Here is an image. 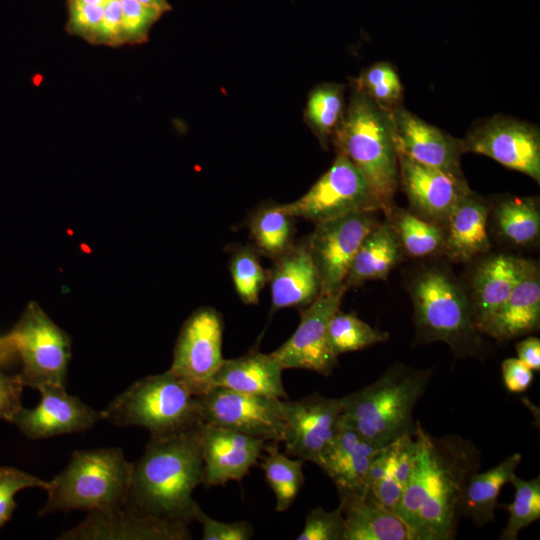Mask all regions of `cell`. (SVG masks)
Returning <instances> with one entry per match:
<instances>
[{"label":"cell","mask_w":540,"mask_h":540,"mask_svg":"<svg viewBox=\"0 0 540 540\" xmlns=\"http://www.w3.org/2000/svg\"><path fill=\"white\" fill-rule=\"evenodd\" d=\"M294 219L283 204L258 208L248 221L255 250L273 260L286 252L294 244Z\"/></svg>","instance_id":"cell-34"},{"label":"cell","mask_w":540,"mask_h":540,"mask_svg":"<svg viewBox=\"0 0 540 540\" xmlns=\"http://www.w3.org/2000/svg\"><path fill=\"white\" fill-rule=\"evenodd\" d=\"M328 337L333 352L339 356L385 342L389 334L373 328L354 313L339 309L330 319Z\"/></svg>","instance_id":"cell-37"},{"label":"cell","mask_w":540,"mask_h":540,"mask_svg":"<svg viewBox=\"0 0 540 540\" xmlns=\"http://www.w3.org/2000/svg\"><path fill=\"white\" fill-rule=\"evenodd\" d=\"M281 408L287 453L316 464L336 435L343 408L341 398L315 393L294 401L282 399Z\"/></svg>","instance_id":"cell-15"},{"label":"cell","mask_w":540,"mask_h":540,"mask_svg":"<svg viewBox=\"0 0 540 540\" xmlns=\"http://www.w3.org/2000/svg\"><path fill=\"white\" fill-rule=\"evenodd\" d=\"M517 358L530 369L540 370V339L529 336L516 344Z\"/></svg>","instance_id":"cell-48"},{"label":"cell","mask_w":540,"mask_h":540,"mask_svg":"<svg viewBox=\"0 0 540 540\" xmlns=\"http://www.w3.org/2000/svg\"><path fill=\"white\" fill-rule=\"evenodd\" d=\"M23 384L16 375H7L0 369V420L11 423L22 407L21 395Z\"/></svg>","instance_id":"cell-45"},{"label":"cell","mask_w":540,"mask_h":540,"mask_svg":"<svg viewBox=\"0 0 540 540\" xmlns=\"http://www.w3.org/2000/svg\"><path fill=\"white\" fill-rule=\"evenodd\" d=\"M202 422L264 441L283 442L281 400L213 386L197 395Z\"/></svg>","instance_id":"cell-11"},{"label":"cell","mask_w":540,"mask_h":540,"mask_svg":"<svg viewBox=\"0 0 540 540\" xmlns=\"http://www.w3.org/2000/svg\"><path fill=\"white\" fill-rule=\"evenodd\" d=\"M431 370L396 363L372 384L341 397L340 423L379 447L414 430V408L424 394Z\"/></svg>","instance_id":"cell-4"},{"label":"cell","mask_w":540,"mask_h":540,"mask_svg":"<svg viewBox=\"0 0 540 540\" xmlns=\"http://www.w3.org/2000/svg\"><path fill=\"white\" fill-rule=\"evenodd\" d=\"M408 292L418 342H444L456 357L479 353L481 333L467 289L447 267L435 264L420 269L410 279Z\"/></svg>","instance_id":"cell-3"},{"label":"cell","mask_w":540,"mask_h":540,"mask_svg":"<svg viewBox=\"0 0 540 540\" xmlns=\"http://www.w3.org/2000/svg\"><path fill=\"white\" fill-rule=\"evenodd\" d=\"M521 459L520 453H513L493 468L474 473L465 488L462 516L478 526L493 521L500 491L510 482Z\"/></svg>","instance_id":"cell-30"},{"label":"cell","mask_w":540,"mask_h":540,"mask_svg":"<svg viewBox=\"0 0 540 540\" xmlns=\"http://www.w3.org/2000/svg\"><path fill=\"white\" fill-rule=\"evenodd\" d=\"M206 487L240 481L262 456L266 441L201 422L197 426Z\"/></svg>","instance_id":"cell-19"},{"label":"cell","mask_w":540,"mask_h":540,"mask_svg":"<svg viewBox=\"0 0 540 540\" xmlns=\"http://www.w3.org/2000/svg\"><path fill=\"white\" fill-rule=\"evenodd\" d=\"M49 481L11 466H0V528L12 517L17 506L15 495L26 488L46 490Z\"/></svg>","instance_id":"cell-40"},{"label":"cell","mask_w":540,"mask_h":540,"mask_svg":"<svg viewBox=\"0 0 540 540\" xmlns=\"http://www.w3.org/2000/svg\"><path fill=\"white\" fill-rule=\"evenodd\" d=\"M346 289L335 293H320L300 312V322L280 347L271 352L284 369H304L328 376L337 366L338 356L333 352L328 325L340 309Z\"/></svg>","instance_id":"cell-14"},{"label":"cell","mask_w":540,"mask_h":540,"mask_svg":"<svg viewBox=\"0 0 540 540\" xmlns=\"http://www.w3.org/2000/svg\"><path fill=\"white\" fill-rule=\"evenodd\" d=\"M283 369L271 353L252 349L232 359H224L214 375L211 387L218 386L234 391L287 399L282 382Z\"/></svg>","instance_id":"cell-28"},{"label":"cell","mask_w":540,"mask_h":540,"mask_svg":"<svg viewBox=\"0 0 540 540\" xmlns=\"http://www.w3.org/2000/svg\"><path fill=\"white\" fill-rule=\"evenodd\" d=\"M223 321L213 307H200L183 323L174 350L170 370L195 394L211 387L220 368Z\"/></svg>","instance_id":"cell-13"},{"label":"cell","mask_w":540,"mask_h":540,"mask_svg":"<svg viewBox=\"0 0 540 540\" xmlns=\"http://www.w3.org/2000/svg\"><path fill=\"white\" fill-rule=\"evenodd\" d=\"M385 212L404 254L425 258L443 252L445 229L442 225L394 205Z\"/></svg>","instance_id":"cell-32"},{"label":"cell","mask_w":540,"mask_h":540,"mask_svg":"<svg viewBox=\"0 0 540 540\" xmlns=\"http://www.w3.org/2000/svg\"><path fill=\"white\" fill-rule=\"evenodd\" d=\"M272 309L306 307L321 293L318 271L306 241L293 244L274 259L268 272Z\"/></svg>","instance_id":"cell-23"},{"label":"cell","mask_w":540,"mask_h":540,"mask_svg":"<svg viewBox=\"0 0 540 540\" xmlns=\"http://www.w3.org/2000/svg\"><path fill=\"white\" fill-rule=\"evenodd\" d=\"M345 110L344 85L324 82L310 91L304 110V121L323 149L329 148L334 133L344 118Z\"/></svg>","instance_id":"cell-33"},{"label":"cell","mask_w":540,"mask_h":540,"mask_svg":"<svg viewBox=\"0 0 540 540\" xmlns=\"http://www.w3.org/2000/svg\"><path fill=\"white\" fill-rule=\"evenodd\" d=\"M133 463L119 447L75 450L60 473L49 480L44 517L72 510H111L128 500Z\"/></svg>","instance_id":"cell-6"},{"label":"cell","mask_w":540,"mask_h":540,"mask_svg":"<svg viewBox=\"0 0 540 540\" xmlns=\"http://www.w3.org/2000/svg\"><path fill=\"white\" fill-rule=\"evenodd\" d=\"M399 180L413 211L444 227L463 194L471 191L445 173L397 152Z\"/></svg>","instance_id":"cell-20"},{"label":"cell","mask_w":540,"mask_h":540,"mask_svg":"<svg viewBox=\"0 0 540 540\" xmlns=\"http://www.w3.org/2000/svg\"><path fill=\"white\" fill-rule=\"evenodd\" d=\"M526 260L503 253L485 258L474 268L467 292L475 324L481 334L509 297L521 277Z\"/></svg>","instance_id":"cell-21"},{"label":"cell","mask_w":540,"mask_h":540,"mask_svg":"<svg viewBox=\"0 0 540 540\" xmlns=\"http://www.w3.org/2000/svg\"><path fill=\"white\" fill-rule=\"evenodd\" d=\"M264 451L261 468L274 492L276 511L284 512L292 505L303 485V460L281 453L276 442L266 444Z\"/></svg>","instance_id":"cell-35"},{"label":"cell","mask_w":540,"mask_h":540,"mask_svg":"<svg viewBox=\"0 0 540 540\" xmlns=\"http://www.w3.org/2000/svg\"><path fill=\"white\" fill-rule=\"evenodd\" d=\"M489 204L472 190L462 195L448 217L443 253L456 262H468L491 247Z\"/></svg>","instance_id":"cell-25"},{"label":"cell","mask_w":540,"mask_h":540,"mask_svg":"<svg viewBox=\"0 0 540 540\" xmlns=\"http://www.w3.org/2000/svg\"><path fill=\"white\" fill-rule=\"evenodd\" d=\"M515 488L514 500L505 505L509 518L501 539L515 540L519 532L540 518V478L531 480L519 478L516 474L510 479Z\"/></svg>","instance_id":"cell-38"},{"label":"cell","mask_w":540,"mask_h":540,"mask_svg":"<svg viewBox=\"0 0 540 540\" xmlns=\"http://www.w3.org/2000/svg\"><path fill=\"white\" fill-rule=\"evenodd\" d=\"M377 211H358L316 223L306 240L321 282V293L346 289V277L367 234L379 223Z\"/></svg>","instance_id":"cell-12"},{"label":"cell","mask_w":540,"mask_h":540,"mask_svg":"<svg viewBox=\"0 0 540 540\" xmlns=\"http://www.w3.org/2000/svg\"><path fill=\"white\" fill-rule=\"evenodd\" d=\"M403 254L390 222H379L361 243L346 277L345 288L369 280L385 279L399 264Z\"/></svg>","instance_id":"cell-29"},{"label":"cell","mask_w":540,"mask_h":540,"mask_svg":"<svg viewBox=\"0 0 540 540\" xmlns=\"http://www.w3.org/2000/svg\"><path fill=\"white\" fill-rule=\"evenodd\" d=\"M141 4L154 8L162 13L171 10L170 4L167 0H136Z\"/></svg>","instance_id":"cell-49"},{"label":"cell","mask_w":540,"mask_h":540,"mask_svg":"<svg viewBox=\"0 0 540 540\" xmlns=\"http://www.w3.org/2000/svg\"><path fill=\"white\" fill-rule=\"evenodd\" d=\"M492 222L498 236L515 247L536 244L540 234L539 201L535 197L510 196L493 206Z\"/></svg>","instance_id":"cell-31"},{"label":"cell","mask_w":540,"mask_h":540,"mask_svg":"<svg viewBox=\"0 0 540 540\" xmlns=\"http://www.w3.org/2000/svg\"><path fill=\"white\" fill-rule=\"evenodd\" d=\"M539 326L540 272L537 263L527 259L521 277L484 334L508 341L536 332Z\"/></svg>","instance_id":"cell-24"},{"label":"cell","mask_w":540,"mask_h":540,"mask_svg":"<svg viewBox=\"0 0 540 540\" xmlns=\"http://www.w3.org/2000/svg\"><path fill=\"white\" fill-rule=\"evenodd\" d=\"M122 8V29L124 40L141 42L146 39L149 29L163 14L136 0H120Z\"/></svg>","instance_id":"cell-42"},{"label":"cell","mask_w":540,"mask_h":540,"mask_svg":"<svg viewBox=\"0 0 540 540\" xmlns=\"http://www.w3.org/2000/svg\"><path fill=\"white\" fill-rule=\"evenodd\" d=\"M351 87L364 93L389 113L403 105V85L390 62L379 61L363 69L358 77L351 79Z\"/></svg>","instance_id":"cell-36"},{"label":"cell","mask_w":540,"mask_h":540,"mask_svg":"<svg viewBox=\"0 0 540 540\" xmlns=\"http://www.w3.org/2000/svg\"><path fill=\"white\" fill-rule=\"evenodd\" d=\"M195 521L202 525L204 540H248L253 528L247 521L221 522L205 514L200 506L195 512Z\"/></svg>","instance_id":"cell-43"},{"label":"cell","mask_w":540,"mask_h":540,"mask_svg":"<svg viewBox=\"0 0 540 540\" xmlns=\"http://www.w3.org/2000/svg\"><path fill=\"white\" fill-rule=\"evenodd\" d=\"M235 291L247 305L257 304L259 293L268 282V272L262 267L254 247L240 246L232 253L229 263Z\"/></svg>","instance_id":"cell-39"},{"label":"cell","mask_w":540,"mask_h":540,"mask_svg":"<svg viewBox=\"0 0 540 540\" xmlns=\"http://www.w3.org/2000/svg\"><path fill=\"white\" fill-rule=\"evenodd\" d=\"M96 38L106 43H120L124 41L120 0H109L106 3Z\"/></svg>","instance_id":"cell-46"},{"label":"cell","mask_w":540,"mask_h":540,"mask_svg":"<svg viewBox=\"0 0 540 540\" xmlns=\"http://www.w3.org/2000/svg\"><path fill=\"white\" fill-rule=\"evenodd\" d=\"M416 426L383 446L371 462L366 490L395 512L408 482L417 450Z\"/></svg>","instance_id":"cell-26"},{"label":"cell","mask_w":540,"mask_h":540,"mask_svg":"<svg viewBox=\"0 0 540 540\" xmlns=\"http://www.w3.org/2000/svg\"><path fill=\"white\" fill-rule=\"evenodd\" d=\"M105 6L84 3L82 0H69V26L77 34L96 37Z\"/></svg>","instance_id":"cell-44"},{"label":"cell","mask_w":540,"mask_h":540,"mask_svg":"<svg viewBox=\"0 0 540 540\" xmlns=\"http://www.w3.org/2000/svg\"><path fill=\"white\" fill-rule=\"evenodd\" d=\"M501 370L505 387L512 393L526 391L533 380V370L518 358L505 359Z\"/></svg>","instance_id":"cell-47"},{"label":"cell","mask_w":540,"mask_h":540,"mask_svg":"<svg viewBox=\"0 0 540 540\" xmlns=\"http://www.w3.org/2000/svg\"><path fill=\"white\" fill-rule=\"evenodd\" d=\"M331 144L365 176L386 211L398 187V157L390 113L351 87L344 118Z\"/></svg>","instance_id":"cell-5"},{"label":"cell","mask_w":540,"mask_h":540,"mask_svg":"<svg viewBox=\"0 0 540 540\" xmlns=\"http://www.w3.org/2000/svg\"><path fill=\"white\" fill-rule=\"evenodd\" d=\"M14 358L21 362L17 376L24 387L65 386L70 337L36 302H30L14 327L0 335V366Z\"/></svg>","instance_id":"cell-8"},{"label":"cell","mask_w":540,"mask_h":540,"mask_svg":"<svg viewBox=\"0 0 540 540\" xmlns=\"http://www.w3.org/2000/svg\"><path fill=\"white\" fill-rule=\"evenodd\" d=\"M283 206L293 217L315 224L353 212L382 210L365 176L340 153L304 195Z\"/></svg>","instance_id":"cell-9"},{"label":"cell","mask_w":540,"mask_h":540,"mask_svg":"<svg viewBox=\"0 0 540 540\" xmlns=\"http://www.w3.org/2000/svg\"><path fill=\"white\" fill-rule=\"evenodd\" d=\"M37 390L41 395L39 404L30 409L22 406L11 421L28 439L82 432L104 420L102 411L68 394L65 386L45 384Z\"/></svg>","instance_id":"cell-17"},{"label":"cell","mask_w":540,"mask_h":540,"mask_svg":"<svg viewBox=\"0 0 540 540\" xmlns=\"http://www.w3.org/2000/svg\"><path fill=\"white\" fill-rule=\"evenodd\" d=\"M344 517L341 507L326 511L322 507L310 510L297 540H343Z\"/></svg>","instance_id":"cell-41"},{"label":"cell","mask_w":540,"mask_h":540,"mask_svg":"<svg viewBox=\"0 0 540 540\" xmlns=\"http://www.w3.org/2000/svg\"><path fill=\"white\" fill-rule=\"evenodd\" d=\"M191 538L189 525L145 515L126 504L111 510L89 511L78 525L56 537L59 540H187Z\"/></svg>","instance_id":"cell-18"},{"label":"cell","mask_w":540,"mask_h":540,"mask_svg":"<svg viewBox=\"0 0 540 540\" xmlns=\"http://www.w3.org/2000/svg\"><path fill=\"white\" fill-rule=\"evenodd\" d=\"M203 478L197 427L169 437H150L142 457L133 463L126 505L145 515L190 525L199 506L192 494Z\"/></svg>","instance_id":"cell-2"},{"label":"cell","mask_w":540,"mask_h":540,"mask_svg":"<svg viewBox=\"0 0 540 540\" xmlns=\"http://www.w3.org/2000/svg\"><path fill=\"white\" fill-rule=\"evenodd\" d=\"M390 116L397 152L433 167L468 187L461 168L464 153L461 139L424 121L403 105L392 110Z\"/></svg>","instance_id":"cell-16"},{"label":"cell","mask_w":540,"mask_h":540,"mask_svg":"<svg viewBox=\"0 0 540 540\" xmlns=\"http://www.w3.org/2000/svg\"><path fill=\"white\" fill-rule=\"evenodd\" d=\"M381 448L339 422L333 441L316 465L333 481L339 495L363 493L371 462Z\"/></svg>","instance_id":"cell-22"},{"label":"cell","mask_w":540,"mask_h":540,"mask_svg":"<svg viewBox=\"0 0 540 540\" xmlns=\"http://www.w3.org/2000/svg\"><path fill=\"white\" fill-rule=\"evenodd\" d=\"M417 450L395 513L413 540H450L462 516L469 478L478 471L480 451L458 435L434 437L416 422Z\"/></svg>","instance_id":"cell-1"},{"label":"cell","mask_w":540,"mask_h":540,"mask_svg":"<svg viewBox=\"0 0 540 540\" xmlns=\"http://www.w3.org/2000/svg\"><path fill=\"white\" fill-rule=\"evenodd\" d=\"M118 426H138L152 438L195 429L201 422L197 395L170 369L132 383L102 411Z\"/></svg>","instance_id":"cell-7"},{"label":"cell","mask_w":540,"mask_h":540,"mask_svg":"<svg viewBox=\"0 0 540 540\" xmlns=\"http://www.w3.org/2000/svg\"><path fill=\"white\" fill-rule=\"evenodd\" d=\"M464 153L485 155L540 182V131L518 118L496 114L475 122L461 139Z\"/></svg>","instance_id":"cell-10"},{"label":"cell","mask_w":540,"mask_h":540,"mask_svg":"<svg viewBox=\"0 0 540 540\" xmlns=\"http://www.w3.org/2000/svg\"><path fill=\"white\" fill-rule=\"evenodd\" d=\"M343 540H413L404 521L376 500L367 490L342 494Z\"/></svg>","instance_id":"cell-27"}]
</instances>
